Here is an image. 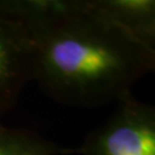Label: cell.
<instances>
[{"mask_svg":"<svg viewBox=\"0 0 155 155\" xmlns=\"http://www.w3.org/2000/svg\"><path fill=\"white\" fill-rule=\"evenodd\" d=\"M35 43L33 81L63 105L117 102L155 68V51L92 8L61 22Z\"/></svg>","mask_w":155,"mask_h":155,"instance_id":"6da1fadb","label":"cell"},{"mask_svg":"<svg viewBox=\"0 0 155 155\" xmlns=\"http://www.w3.org/2000/svg\"><path fill=\"white\" fill-rule=\"evenodd\" d=\"M78 155H155V108L132 93L117 101L113 116L74 150Z\"/></svg>","mask_w":155,"mask_h":155,"instance_id":"7a4b0ae2","label":"cell"},{"mask_svg":"<svg viewBox=\"0 0 155 155\" xmlns=\"http://www.w3.org/2000/svg\"><path fill=\"white\" fill-rule=\"evenodd\" d=\"M36 43L28 29L0 17V117L33 81Z\"/></svg>","mask_w":155,"mask_h":155,"instance_id":"3957f363","label":"cell"},{"mask_svg":"<svg viewBox=\"0 0 155 155\" xmlns=\"http://www.w3.org/2000/svg\"><path fill=\"white\" fill-rule=\"evenodd\" d=\"M91 8V0H0V17L28 29L33 39Z\"/></svg>","mask_w":155,"mask_h":155,"instance_id":"277c9868","label":"cell"},{"mask_svg":"<svg viewBox=\"0 0 155 155\" xmlns=\"http://www.w3.org/2000/svg\"><path fill=\"white\" fill-rule=\"evenodd\" d=\"M91 8L155 51L154 0H91Z\"/></svg>","mask_w":155,"mask_h":155,"instance_id":"5b68a950","label":"cell"},{"mask_svg":"<svg viewBox=\"0 0 155 155\" xmlns=\"http://www.w3.org/2000/svg\"><path fill=\"white\" fill-rule=\"evenodd\" d=\"M72 148L60 146L25 129H11L0 124V155H68Z\"/></svg>","mask_w":155,"mask_h":155,"instance_id":"8992f818","label":"cell"}]
</instances>
